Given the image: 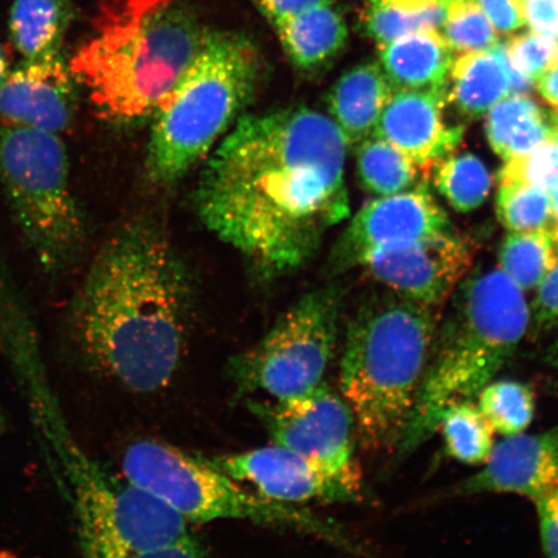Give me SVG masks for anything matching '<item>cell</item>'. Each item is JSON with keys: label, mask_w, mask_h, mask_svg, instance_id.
I'll return each mask as SVG.
<instances>
[{"label": "cell", "mask_w": 558, "mask_h": 558, "mask_svg": "<svg viewBox=\"0 0 558 558\" xmlns=\"http://www.w3.org/2000/svg\"><path fill=\"white\" fill-rule=\"evenodd\" d=\"M348 148L343 132L317 110L242 116L201 173L199 219L264 275H289L349 215Z\"/></svg>", "instance_id": "1"}, {"label": "cell", "mask_w": 558, "mask_h": 558, "mask_svg": "<svg viewBox=\"0 0 558 558\" xmlns=\"http://www.w3.org/2000/svg\"><path fill=\"white\" fill-rule=\"evenodd\" d=\"M190 311L183 263L162 232L135 222L116 233L88 270L74 303L76 335L88 357L136 393L169 386Z\"/></svg>", "instance_id": "2"}, {"label": "cell", "mask_w": 558, "mask_h": 558, "mask_svg": "<svg viewBox=\"0 0 558 558\" xmlns=\"http://www.w3.org/2000/svg\"><path fill=\"white\" fill-rule=\"evenodd\" d=\"M207 32L185 0H114L69 66L102 120L136 124L150 120Z\"/></svg>", "instance_id": "3"}, {"label": "cell", "mask_w": 558, "mask_h": 558, "mask_svg": "<svg viewBox=\"0 0 558 558\" xmlns=\"http://www.w3.org/2000/svg\"><path fill=\"white\" fill-rule=\"evenodd\" d=\"M439 323L438 308L388 290L348 324L341 396L366 450L395 453L427 375Z\"/></svg>", "instance_id": "4"}, {"label": "cell", "mask_w": 558, "mask_h": 558, "mask_svg": "<svg viewBox=\"0 0 558 558\" xmlns=\"http://www.w3.org/2000/svg\"><path fill=\"white\" fill-rule=\"evenodd\" d=\"M451 298L413 415L393 453L399 460L436 434L449 404L476 399L529 330L525 296L500 269L473 271Z\"/></svg>", "instance_id": "5"}, {"label": "cell", "mask_w": 558, "mask_h": 558, "mask_svg": "<svg viewBox=\"0 0 558 558\" xmlns=\"http://www.w3.org/2000/svg\"><path fill=\"white\" fill-rule=\"evenodd\" d=\"M260 54L246 35L207 32L201 50L153 113L146 171L172 184L204 160L254 96Z\"/></svg>", "instance_id": "6"}, {"label": "cell", "mask_w": 558, "mask_h": 558, "mask_svg": "<svg viewBox=\"0 0 558 558\" xmlns=\"http://www.w3.org/2000/svg\"><path fill=\"white\" fill-rule=\"evenodd\" d=\"M124 477L155 495L187 522L243 520L295 530L353 549L337 526L298 506L278 504L250 492L202 457L158 441H140L123 457Z\"/></svg>", "instance_id": "7"}, {"label": "cell", "mask_w": 558, "mask_h": 558, "mask_svg": "<svg viewBox=\"0 0 558 558\" xmlns=\"http://www.w3.org/2000/svg\"><path fill=\"white\" fill-rule=\"evenodd\" d=\"M0 186L41 269L66 268L85 227L60 135L0 124Z\"/></svg>", "instance_id": "8"}, {"label": "cell", "mask_w": 558, "mask_h": 558, "mask_svg": "<svg viewBox=\"0 0 558 558\" xmlns=\"http://www.w3.org/2000/svg\"><path fill=\"white\" fill-rule=\"evenodd\" d=\"M340 314L337 289L300 298L263 339L230 360L228 373L236 392L283 401L318 387L337 352Z\"/></svg>", "instance_id": "9"}, {"label": "cell", "mask_w": 558, "mask_h": 558, "mask_svg": "<svg viewBox=\"0 0 558 558\" xmlns=\"http://www.w3.org/2000/svg\"><path fill=\"white\" fill-rule=\"evenodd\" d=\"M72 476L85 558L142 553L192 534L190 522L162 500L125 477H110L81 453Z\"/></svg>", "instance_id": "10"}, {"label": "cell", "mask_w": 558, "mask_h": 558, "mask_svg": "<svg viewBox=\"0 0 558 558\" xmlns=\"http://www.w3.org/2000/svg\"><path fill=\"white\" fill-rule=\"evenodd\" d=\"M250 409L260 418L275 445L310 458L364 488V477L354 456L352 410L343 396L325 381L294 399L253 401Z\"/></svg>", "instance_id": "11"}, {"label": "cell", "mask_w": 558, "mask_h": 558, "mask_svg": "<svg viewBox=\"0 0 558 558\" xmlns=\"http://www.w3.org/2000/svg\"><path fill=\"white\" fill-rule=\"evenodd\" d=\"M227 476L278 504H355L364 488L300 453L271 445L230 456L202 458Z\"/></svg>", "instance_id": "12"}, {"label": "cell", "mask_w": 558, "mask_h": 558, "mask_svg": "<svg viewBox=\"0 0 558 558\" xmlns=\"http://www.w3.org/2000/svg\"><path fill=\"white\" fill-rule=\"evenodd\" d=\"M474 254L476 248L469 239L449 230L375 251L361 267L389 291L439 310L470 275Z\"/></svg>", "instance_id": "13"}, {"label": "cell", "mask_w": 558, "mask_h": 558, "mask_svg": "<svg viewBox=\"0 0 558 558\" xmlns=\"http://www.w3.org/2000/svg\"><path fill=\"white\" fill-rule=\"evenodd\" d=\"M449 230L448 214L425 183L374 199L354 215L341 234L332 254L333 269L357 267L375 251L402 246Z\"/></svg>", "instance_id": "14"}, {"label": "cell", "mask_w": 558, "mask_h": 558, "mask_svg": "<svg viewBox=\"0 0 558 558\" xmlns=\"http://www.w3.org/2000/svg\"><path fill=\"white\" fill-rule=\"evenodd\" d=\"M449 86L393 90L374 131L429 174L462 143L463 125L446 124Z\"/></svg>", "instance_id": "15"}, {"label": "cell", "mask_w": 558, "mask_h": 558, "mask_svg": "<svg viewBox=\"0 0 558 558\" xmlns=\"http://www.w3.org/2000/svg\"><path fill=\"white\" fill-rule=\"evenodd\" d=\"M75 82L62 56L23 60L0 85V121L60 135L73 120Z\"/></svg>", "instance_id": "16"}, {"label": "cell", "mask_w": 558, "mask_h": 558, "mask_svg": "<svg viewBox=\"0 0 558 558\" xmlns=\"http://www.w3.org/2000/svg\"><path fill=\"white\" fill-rule=\"evenodd\" d=\"M558 488V424L541 434L505 437L483 469L452 495L514 494L538 499Z\"/></svg>", "instance_id": "17"}, {"label": "cell", "mask_w": 558, "mask_h": 558, "mask_svg": "<svg viewBox=\"0 0 558 558\" xmlns=\"http://www.w3.org/2000/svg\"><path fill=\"white\" fill-rule=\"evenodd\" d=\"M448 100L465 120H478L509 95H525L533 83L512 68L507 47L460 54L452 62Z\"/></svg>", "instance_id": "18"}, {"label": "cell", "mask_w": 558, "mask_h": 558, "mask_svg": "<svg viewBox=\"0 0 558 558\" xmlns=\"http://www.w3.org/2000/svg\"><path fill=\"white\" fill-rule=\"evenodd\" d=\"M393 88L378 62L360 64L340 76L329 95L330 118L348 145H360L374 135Z\"/></svg>", "instance_id": "19"}, {"label": "cell", "mask_w": 558, "mask_h": 558, "mask_svg": "<svg viewBox=\"0 0 558 558\" xmlns=\"http://www.w3.org/2000/svg\"><path fill=\"white\" fill-rule=\"evenodd\" d=\"M452 51L438 31L404 35L380 47V66L393 90L449 86Z\"/></svg>", "instance_id": "20"}, {"label": "cell", "mask_w": 558, "mask_h": 558, "mask_svg": "<svg viewBox=\"0 0 558 558\" xmlns=\"http://www.w3.org/2000/svg\"><path fill=\"white\" fill-rule=\"evenodd\" d=\"M485 130L492 149L506 162L555 142L558 113L527 95H509L488 111Z\"/></svg>", "instance_id": "21"}, {"label": "cell", "mask_w": 558, "mask_h": 558, "mask_svg": "<svg viewBox=\"0 0 558 558\" xmlns=\"http://www.w3.org/2000/svg\"><path fill=\"white\" fill-rule=\"evenodd\" d=\"M292 64L314 70L329 62L347 44L348 29L332 4L314 7L271 25Z\"/></svg>", "instance_id": "22"}, {"label": "cell", "mask_w": 558, "mask_h": 558, "mask_svg": "<svg viewBox=\"0 0 558 558\" xmlns=\"http://www.w3.org/2000/svg\"><path fill=\"white\" fill-rule=\"evenodd\" d=\"M73 20V0H13L10 34L23 60L58 58Z\"/></svg>", "instance_id": "23"}, {"label": "cell", "mask_w": 558, "mask_h": 558, "mask_svg": "<svg viewBox=\"0 0 558 558\" xmlns=\"http://www.w3.org/2000/svg\"><path fill=\"white\" fill-rule=\"evenodd\" d=\"M357 149V173L368 193L387 197L414 190L428 173L386 140L368 137Z\"/></svg>", "instance_id": "24"}, {"label": "cell", "mask_w": 558, "mask_h": 558, "mask_svg": "<svg viewBox=\"0 0 558 558\" xmlns=\"http://www.w3.org/2000/svg\"><path fill=\"white\" fill-rule=\"evenodd\" d=\"M446 453L466 465H484L495 446V430L473 400L449 404L439 418Z\"/></svg>", "instance_id": "25"}, {"label": "cell", "mask_w": 558, "mask_h": 558, "mask_svg": "<svg viewBox=\"0 0 558 558\" xmlns=\"http://www.w3.org/2000/svg\"><path fill=\"white\" fill-rule=\"evenodd\" d=\"M499 267L523 291H532L555 267L558 251L548 230L509 232L500 244Z\"/></svg>", "instance_id": "26"}, {"label": "cell", "mask_w": 558, "mask_h": 558, "mask_svg": "<svg viewBox=\"0 0 558 558\" xmlns=\"http://www.w3.org/2000/svg\"><path fill=\"white\" fill-rule=\"evenodd\" d=\"M477 407L495 434L512 437L525 434L533 423L536 401L527 384L513 379H494L476 396Z\"/></svg>", "instance_id": "27"}, {"label": "cell", "mask_w": 558, "mask_h": 558, "mask_svg": "<svg viewBox=\"0 0 558 558\" xmlns=\"http://www.w3.org/2000/svg\"><path fill=\"white\" fill-rule=\"evenodd\" d=\"M435 185L459 213H472L485 204L493 180L486 165L471 153L450 155L435 166Z\"/></svg>", "instance_id": "28"}, {"label": "cell", "mask_w": 558, "mask_h": 558, "mask_svg": "<svg viewBox=\"0 0 558 558\" xmlns=\"http://www.w3.org/2000/svg\"><path fill=\"white\" fill-rule=\"evenodd\" d=\"M498 219L509 232L553 230L550 193L522 183H500L497 197Z\"/></svg>", "instance_id": "29"}, {"label": "cell", "mask_w": 558, "mask_h": 558, "mask_svg": "<svg viewBox=\"0 0 558 558\" xmlns=\"http://www.w3.org/2000/svg\"><path fill=\"white\" fill-rule=\"evenodd\" d=\"M449 0L418 10H401L373 4L366 13V31L379 47L404 35L438 31L448 17Z\"/></svg>", "instance_id": "30"}, {"label": "cell", "mask_w": 558, "mask_h": 558, "mask_svg": "<svg viewBox=\"0 0 558 558\" xmlns=\"http://www.w3.org/2000/svg\"><path fill=\"white\" fill-rule=\"evenodd\" d=\"M441 34L451 51L460 54L490 50L498 45L497 33L477 0H449Z\"/></svg>", "instance_id": "31"}, {"label": "cell", "mask_w": 558, "mask_h": 558, "mask_svg": "<svg viewBox=\"0 0 558 558\" xmlns=\"http://www.w3.org/2000/svg\"><path fill=\"white\" fill-rule=\"evenodd\" d=\"M506 47L512 68L533 85L558 68V38L529 32Z\"/></svg>", "instance_id": "32"}, {"label": "cell", "mask_w": 558, "mask_h": 558, "mask_svg": "<svg viewBox=\"0 0 558 558\" xmlns=\"http://www.w3.org/2000/svg\"><path fill=\"white\" fill-rule=\"evenodd\" d=\"M500 183H522L553 192L558 184V145L550 142L526 156L506 160Z\"/></svg>", "instance_id": "33"}, {"label": "cell", "mask_w": 558, "mask_h": 558, "mask_svg": "<svg viewBox=\"0 0 558 558\" xmlns=\"http://www.w3.org/2000/svg\"><path fill=\"white\" fill-rule=\"evenodd\" d=\"M558 323V260L538 286L530 311V325L538 333Z\"/></svg>", "instance_id": "34"}, {"label": "cell", "mask_w": 558, "mask_h": 558, "mask_svg": "<svg viewBox=\"0 0 558 558\" xmlns=\"http://www.w3.org/2000/svg\"><path fill=\"white\" fill-rule=\"evenodd\" d=\"M544 557L558 558V488L534 500Z\"/></svg>", "instance_id": "35"}, {"label": "cell", "mask_w": 558, "mask_h": 558, "mask_svg": "<svg viewBox=\"0 0 558 558\" xmlns=\"http://www.w3.org/2000/svg\"><path fill=\"white\" fill-rule=\"evenodd\" d=\"M495 31L512 33L525 25L523 0H477Z\"/></svg>", "instance_id": "36"}, {"label": "cell", "mask_w": 558, "mask_h": 558, "mask_svg": "<svg viewBox=\"0 0 558 558\" xmlns=\"http://www.w3.org/2000/svg\"><path fill=\"white\" fill-rule=\"evenodd\" d=\"M523 19L532 32L558 38V0H523Z\"/></svg>", "instance_id": "37"}, {"label": "cell", "mask_w": 558, "mask_h": 558, "mask_svg": "<svg viewBox=\"0 0 558 558\" xmlns=\"http://www.w3.org/2000/svg\"><path fill=\"white\" fill-rule=\"evenodd\" d=\"M270 25L314 7L332 4V0H251Z\"/></svg>", "instance_id": "38"}, {"label": "cell", "mask_w": 558, "mask_h": 558, "mask_svg": "<svg viewBox=\"0 0 558 558\" xmlns=\"http://www.w3.org/2000/svg\"><path fill=\"white\" fill-rule=\"evenodd\" d=\"M100 558H208L206 550L201 546L194 536L187 535L178 542L167 544V546L142 550L123 556L100 557Z\"/></svg>", "instance_id": "39"}, {"label": "cell", "mask_w": 558, "mask_h": 558, "mask_svg": "<svg viewBox=\"0 0 558 558\" xmlns=\"http://www.w3.org/2000/svg\"><path fill=\"white\" fill-rule=\"evenodd\" d=\"M536 85L543 99L558 113V68L542 76Z\"/></svg>", "instance_id": "40"}, {"label": "cell", "mask_w": 558, "mask_h": 558, "mask_svg": "<svg viewBox=\"0 0 558 558\" xmlns=\"http://www.w3.org/2000/svg\"><path fill=\"white\" fill-rule=\"evenodd\" d=\"M373 4L393 7L401 10H418L445 2V0H369Z\"/></svg>", "instance_id": "41"}, {"label": "cell", "mask_w": 558, "mask_h": 558, "mask_svg": "<svg viewBox=\"0 0 558 558\" xmlns=\"http://www.w3.org/2000/svg\"><path fill=\"white\" fill-rule=\"evenodd\" d=\"M550 199H553L554 214V225L553 230H550V233H553L554 241L556 243V248L558 251V184L556 185L555 190L550 192Z\"/></svg>", "instance_id": "42"}, {"label": "cell", "mask_w": 558, "mask_h": 558, "mask_svg": "<svg viewBox=\"0 0 558 558\" xmlns=\"http://www.w3.org/2000/svg\"><path fill=\"white\" fill-rule=\"evenodd\" d=\"M547 362L558 372V337L554 340V343L550 344L548 348Z\"/></svg>", "instance_id": "43"}, {"label": "cell", "mask_w": 558, "mask_h": 558, "mask_svg": "<svg viewBox=\"0 0 558 558\" xmlns=\"http://www.w3.org/2000/svg\"><path fill=\"white\" fill-rule=\"evenodd\" d=\"M10 74L9 61H7L5 53L3 51L2 46H0V85L7 78V75Z\"/></svg>", "instance_id": "44"}, {"label": "cell", "mask_w": 558, "mask_h": 558, "mask_svg": "<svg viewBox=\"0 0 558 558\" xmlns=\"http://www.w3.org/2000/svg\"><path fill=\"white\" fill-rule=\"evenodd\" d=\"M555 142H556V144L558 145V135H557V137H556Z\"/></svg>", "instance_id": "45"}]
</instances>
